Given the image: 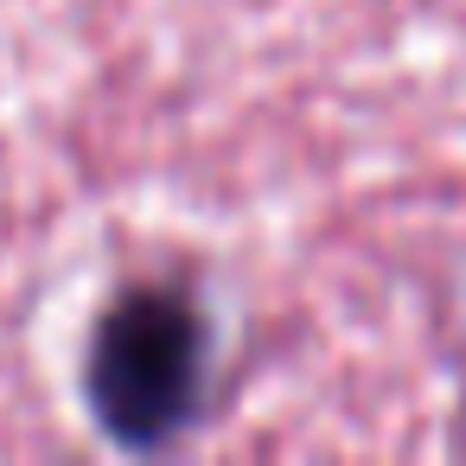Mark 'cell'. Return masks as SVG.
Here are the masks:
<instances>
[{"mask_svg":"<svg viewBox=\"0 0 466 466\" xmlns=\"http://www.w3.org/2000/svg\"><path fill=\"white\" fill-rule=\"evenodd\" d=\"M205 383V319L173 294H128L90 339V402L96 415L147 447L179 428Z\"/></svg>","mask_w":466,"mask_h":466,"instance_id":"6da1fadb","label":"cell"}]
</instances>
